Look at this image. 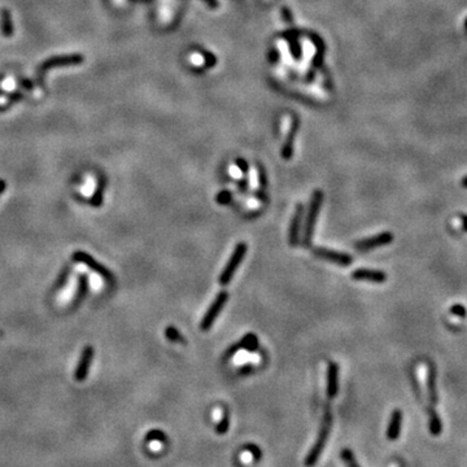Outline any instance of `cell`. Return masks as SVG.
<instances>
[{
  "label": "cell",
  "instance_id": "obj_1",
  "mask_svg": "<svg viewBox=\"0 0 467 467\" xmlns=\"http://www.w3.org/2000/svg\"><path fill=\"white\" fill-rule=\"evenodd\" d=\"M331 427H332V411H331V409H330V405H326L325 413H323V418H322L321 428H319V432H318L317 440H315L314 445L311 446V449L309 450V453H308L307 458H305V466L307 467H313L314 465L318 462L319 457H321V454L323 453V450H325L326 444H327L328 436H330V432H331Z\"/></svg>",
  "mask_w": 467,
  "mask_h": 467
},
{
  "label": "cell",
  "instance_id": "obj_2",
  "mask_svg": "<svg viewBox=\"0 0 467 467\" xmlns=\"http://www.w3.org/2000/svg\"><path fill=\"white\" fill-rule=\"evenodd\" d=\"M322 203H323V193L321 191H315L311 195V204H309V211H308L307 221H305V227H304V235H303V246L304 247H311V240H313L314 235V228H315V223H317L318 214L321 212Z\"/></svg>",
  "mask_w": 467,
  "mask_h": 467
},
{
  "label": "cell",
  "instance_id": "obj_3",
  "mask_svg": "<svg viewBox=\"0 0 467 467\" xmlns=\"http://www.w3.org/2000/svg\"><path fill=\"white\" fill-rule=\"evenodd\" d=\"M71 258H73V261H75V262L86 265L90 270L96 273L99 277H101L109 285L116 284V275H114L107 266H104V265H101L100 262H97V261L95 260L93 256H90L89 253H86L83 250H75V252H73V254H71Z\"/></svg>",
  "mask_w": 467,
  "mask_h": 467
},
{
  "label": "cell",
  "instance_id": "obj_4",
  "mask_svg": "<svg viewBox=\"0 0 467 467\" xmlns=\"http://www.w3.org/2000/svg\"><path fill=\"white\" fill-rule=\"evenodd\" d=\"M247 244L246 243H239V244H236L235 249L232 252L231 257H230V260L227 261V264H226L225 269L222 270L221 275H219V284L221 285H227L230 284V282L234 278V275H235L236 270L240 266V264L244 260V257H246L247 253Z\"/></svg>",
  "mask_w": 467,
  "mask_h": 467
},
{
  "label": "cell",
  "instance_id": "obj_5",
  "mask_svg": "<svg viewBox=\"0 0 467 467\" xmlns=\"http://www.w3.org/2000/svg\"><path fill=\"white\" fill-rule=\"evenodd\" d=\"M228 300V293L226 291H222L216 296V299L213 300V303L211 304V307L208 308L207 313L204 314L203 319L200 322V328L203 330V331H208L209 328L213 326V323L216 322L217 317L221 314L222 309L225 307L226 301Z\"/></svg>",
  "mask_w": 467,
  "mask_h": 467
},
{
  "label": "cell",
  "instance_id": "obj_6",
  "mask_svg": "<svg viewBox=\"0 0 467 467\" xmlns=\"http://www.w3.org/2000/svg\"><path fill=\"white\" fill-rule=\"evenodd\" d=\"M314 256H317L318 258L332 262V264L339 265V266H349L353 262V258L349 254L344 253V252H338V250H332L326 247H314L313 248Z\"/></svg>",
  "mask_w": 467,
  "mask_h": 467
},
{
  "label": "cell",
  "instance_id": "obj_7",
  "mask_svg": "<svg viewBox=\"0 0 467 467\" xmlns=\"http://www.w3.org/2000/svg\"><path fill=\"white\" fill-rule=\"evenodd\" d=\"M392 242V234L388 231H384L378 234V235L370 236L368 239H362L360 240V242H357L356 249L360 250V252H369V250H373L375 249V248H379V247L388 246V244H391Z\"/></svg>",
  "mask_w": 467,
  "mask_h": 467
},
{
  "label": "cell",
  "instance_id": "obj_8",
  "mask_svg": "<svg viewBox=\"0 0 467 467\" xmlns=\"http://www.w3.org/2000/svg\"><path fill=\"white\" fill-rule=\"evenodd\" d=\"M93 356H95L93 346L87 345L83 348L81 357H79L78 365H77V368H75L74 371V379L77 382H83V380L87 379L90 366H91V361H93Z\"/></svg>",
  "mask_w": 467,
  "mask_h": 467
},
{
  "label": "cell",
  "instance_id": "obj_9",
  "mask_svg": "<svg viewBox=\"0 0 467 467\" xmlns=\"http://www.w3.org/2000/svg\"><path fill=\"white\" fill-rule=\"evenodd\" d=\"M352 279L357 282H370V283H384L387 280V274L382 270H374V269L358 268L353 270L350 274Z\"/></svg>",
  "mask_w": 467,
  "mask_h": 467
},
{
  "label": "cell",
  "instance_id": "obj_10",
  "mask_svg": "<svg viewBox=\"0 0 467 467\" xmlns=\"http://www.w3.org/2000/svg\"><path fill=\"white\" fill-rule=\"evenodd\" d=\"M258 348V339H257V336L254 334H247L244 338H243L240 342H235L234 345H231L226 350L225 356L223 358L225 360H228V358H231L235 354H238L240 350H248V352H253Z\"/></svg>",
  "mask_w": 467,
  "mask_h": 467
},
{
  "label": "cell",
  "instance_id": "obj_11",
  "mask_svg": "<svg viewBox=\"0 0 467 467\" xmlns=\"http://www.w3.org/2000/svg\"><path fill=\"white\" fill-rule=\"evenodd\" d=\"M304 208L303 204H297L296 211L293 214L292 221L289 223L288 230V242L292 247H296L300 243V231H301V225H303V218H304Z\"/></svg>",
  "mask_w": 467,
  "mask_h": 467
},
{
  "label": "cell",
  "instance_id": "obj_12",
  "mask_svg": "<svg viewBox=\"0 0 467 467\" xmlns=\"http://www.w3.org/2000/svg\"><path fill=\"white\" fill-rule=\"evenodd\" d=\"M338 391H339V368L336 362H330L327 368V387H326L328 399H335Z\"/></svg>",
  "mask_w": 467,
  "mask_h": 467
},
{
  "label": "cell",
  "instance_id": "obj_13",
  "mask_svg": "<svg viewBox=\"0 0 467 467\" xmlns=\"http://www.w3.org/2000/svg\"><path fill=\"white\" fill-rule=\"evenodd\" d=\"M89 291V275L86 273H81L78 275V285H77V292L74 295V299L71 300V309H77L83 301V299L87 295Z\"/></svg>",
  "mask_w": 467,
  "mask_h": 467
},
{
  "label": "cell",
  "instance_id": "obj_14",
  "mask_svg": "<svg viewBox=\"0 0 467 467\" xmlns=\"http://www.w3.org/2000/svg\"><path fill=\"white\" fill-rule=\"evenodd\" d=\"M401 423H403V413L401 410H393L391 419H389L388 428H387V439L391 441L399 439L400 431H401Z\"/></svg>",
  "mask_w": 467,
  "mask_h": 467
},
{
  "label": "cell",
  "instance_id": "obj_15",
  "mask_svg": "<svg viewBox=\"0 0 467 467\" xmlns=\"http://www.w3.org/2000/svg\"><path fill=\"white\" fill-rule=\"evenodd\" d=\"M104 192H105V181H104V179H100L95 192L93 193V196L90 199V203H91V205H93V208H100L103 205Z\"/></svg>",
  "mask_w": 467,
  "mask_h": 467
},
{
  "label": "cell",
  "instance_id": "obj_16",
  "mask_svg": "<svg viewBox=\"0 0 467 467\" xmlns=\"http://www.w3.org/2000/svg\"><path fill=\"white\" fill-rule=\"evenodd\" d=\"M82 60V57L79 56H69V57H57V59H52V60L47 61V64L43 66V69L48 68V66H55V65H62V64H78L79 61Z\"/></svg>",
  "mask_w": 467,
  "mask_h": 467
},
{
  "label": "cell",
  "instance_id": "obj_17",
  "mask_svg": "<svg viewBox=\"0 0 467 467\" xmlns=\"http://www.w3.org/2000/svg\"><path fill=\"white\" fill-rule=\"evenodd\" d=\"M70 274H71V266L70 265H65L64 268L61 269L59 277H57L56 283H55V285H54V291H57V289L62 288V287L66 284V282H68Z\"/></svg>",
  "mask_w": 467,
  "mask_h": 467
},
{
  "label": "cell",
  "instance_id": "obj_18",
  "mask_svg": "<svg viewBox=\"0 0 467 467\" xmlns=\"http://www.w3.org/2000/svg\"><path fill=\"white\" fill-rule=\"evenodd\" d=\"M165 338L168 340H170L171 342H179V344H186L185 338L182 336V334L179 332L178 328L173 327V326H169V327L165 328Z\"/></svg>",
  "mask_w": 467,
  "mask_h": 467
},
{
  "label": "cell",
  "instance_id": "obj_19",
  "mask_svg": "<svg viewBox=\"0 0 467 467\" xmlns=\"http://www.w3.org/2000/svg\"><path fill=\"white\" fill-rule=\"evenodd\" d=\"M340 457H342V460L344 461V464H345L346 467H360L358 462L356 460V456L349 448H345V449H342L340 452Z\"/></svg>",
  "mask_w": 467,
  "mask_h": 467
},
{
  "label": "cell",
  "instance_id": "obj_20",
  "mask_svg": "<svg viewBox=\"0 0 467 467\" xmlns=\"http://www.w3.org/2000/svg\"><path fill=\"white\" fill-rule=\"evenodd\" d=\"M228 428H230V414L225 411L221 422H218L217 426H216V432L218 435H225L226 432L228 431Z\"/></svg>",
  "mask_w": 467,
  "mask_h": 467
},
{
  "label": "cell",
  "instance_id": "obj_21",
  "mask_svg": "<svg viewBox=\"0 0 467 467\" xmlns=\"http://www.w3.org/2000/svg\"><path fill=\"white\" fill-rule=\"evenodd\" d=\"M147 441H166V435L160 430H152L147 434L146 436Z\"/></svg>",
  "mask_w": 467,
  "mask_h": 467
},
{
  "label": "cell",
  "instance_id": "obj_22",
  "mask_svg": "<svg viewBox=\"0 0 467 467\" xmlns=\"http://www.w3.org/2000/svg\"><path fill=\"white\" fill-rule=\"evenodd\" d=\"M231 199L232 193L230 192V191H222V192H219L217 195L216 201H217L218 204H221V205H227V204L231 201Z\"/></svg>",
  "mask_w": 467,
  "mask_h": 467
},
{
  "label": "cell",
  "instance_id": "obj_23",
  "mask_svg": "<svg viewBox=\"0 0 467 467\" xmlns=\"http://www.w3.org/2000/svg\"><path fill=\"white\" fill-rule=\"evenodd\" d=\"M244 449L248 450V452L252 454V457H253L256 461L261 460V456H262V453H261L260 446L254 445V444H247V445L244 446Z\"/></svg>",
  "mask_w": 467,
  "mask_h": 467
},
{
  "label": "cell",
  "instance_id": "obj_24",
  "mask_svg": "<svg viewBox=\"0 0 467 467\" xmlns=\"http://www.w3.org/2000/svg\"><path fill=\"white\" fill-rule=\"evenodd\" d=\"M440 430H441V423H440L439 418H437V414L432 413L431 414V431L434 434H439Z\"/></svg>",
  "mask_w": 467,
  "mask_h": 467
},
{
  "label": "cell",
  "instance_id": "obj_25",
  "mask_svg": "<svg viewBox=\"0 0 467 467\" xmlns=\"http://www.w3.org/2000/svg\"><path fill=\"white\" fill-rule=\"evenodd\" d=\"M452 311H453V313L458 314V315H461V317H465V315H466V311H465L462 307H460V305L453 307V309H452Z\"/></svg>",
  "mask_w": 467,
  "mask_h": 467
},
{
  "label": "cell",
  "instance_id": "obj_26",
  "mask_svg": "<svg viewBox=\"0 0 467 467\" xmlns=\"http://www.w3.org/2000/svg\"><path fill=\"white\" fill-rule=\"evenodd\" d=\"M5 188H7V183L3 179H0V195L5 191Z\"/></svg>",
  "mask_w": 467,
  "mask_h": 467
},
{
  "label": "cell",
  "instance_id": "obj_27",
  "mask_svg": "<svg viewBox=\"0 0 467 467\" xmlns=\"http://www.w3.org/2000/svg\"><path fill=\"white\" fill-rule=\"evenodd\" d=\"M238 164H240V169H242L243 171H247L246 164H244V162H243V161H239V162H238Z\"/></svg>",
  "mask_w": 467,
  "mask_h": 467
},
{
  "label": "cell",
  "instance_id": "obj_28",
  "mask_svg": "<svg viewBox=\"0 0 467 467\" xmlns=\"http://www.w3.org/2000/svg\"><path fill=\"white\" fill-rule=\"evenodd\" d=\"M462 186H464L465 188H467V175L464 179H462Z\"/></svg>",
  "mask_w": 467,
  "mask_h": 467
},
{
  "label": "cell",
  "instance_id": "obj_29",
  "mask_svg": "<svg viewBox=\"0 0 467 467\" xmlns=\"http://www.w3.org/2000/svg\"><path fill=\"white\" fill-rule=\"evenodd\" d=\"M3 335V331H1V330H0V336Z\"/></svg>",
  "mask_w": 467,
  "mask_h": 467
}]
</instances>
